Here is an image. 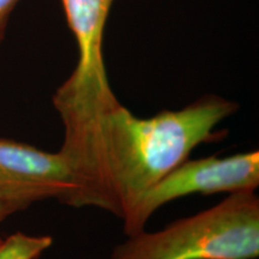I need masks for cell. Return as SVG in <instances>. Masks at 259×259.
I'll use <instances>...</instances> for the list:
<instances>
[{"label": "cell", "mask_w": 259, "mask_h": 259, "mask_svg": "<svg viewBox=\"0 0 259 259\" xmlns=\"http://www.w3.org/2000/svg\"><path fill=\"white\" fill-rule=\"evenodd\" d=\"M259 186V153L235 154L228 157L209 156L186 160L143 194L124 221L126 235L144 231L151 215L171 200L193 193L255 191Z\"/></svg>", "instance_id": "4"}, {"label": "cell", "mask_w": 259, "mask_h": 259, "mask_svg": "<svg viewBox=\"0 0 259 259\" xmlns=\"http://www.w3.org/2000/svg\"><path fill=\"white\" fill-rule=\"evenodd\" d=\"M114 0H61L78 48V61L54 93L53 106L64 125L65 148L82 145L107 112L119 105L106 72L103 35Z\"/></svg>", "instance_id": "3"}, {"label": "cell", "mask_w": 259, "mask_h": 259, "mask_svg": "<svg viewBox=\"0 0 259 259\" xmlns=\"http://www.w3.org/2000/svg\"><path fill=\"white\" fill-rule=\"evenodd\" d=\"M0 189L22 191L36 200L57 198L65 204L72 177L65 158L32 145L0 138Z\"/></svg>", "instance_id": "5"}, {"label": "cell", "mask_w": 259, "mask_h": 259, "mask_svg": "<svg viewBox=\"0 0 259 259\" xmlns=\"http://www.w3.org/2000/svg\"><path fill=\"white\" fill-rule=\"evenodd\" d=\"M21 0H0V44L4 40L10 16Z\"/></svg>", "instance_id": "8"}, {"label": "cell", "mask_w": 259, "mask_h": 259, "mask_svg": "<svg viewBox=\"0 0 259 259\" xmlns=\"http://www.w3.org/2000/svg\"><path fill=\"white\" fill-rule=\"evenodd\" d=\"M53 244L48 235L34 236L17 232L0 242V259H37Z\"/></svg>", "instance_id": "6"}, {"label": "cell", "mask_w": 259, "mask_h": 259, "mask_svg": "<svg viewBox=\"0 0 259 259\" xmlns=\"http://www.w3.org/2000/svg\"><path fill=\"white\" fill-rule=\"evenodd\" d=\"M0 242H2V239H0Z\"/></svg>", "instance_id": "9"}, {"label": "cell", "mask_w": 259, "mask_h": 259, "mask_svg": "<svg viewBox=\"0 0 259 259\" xmlns=\"http://www.w3.org/2000/svg\"><path fill=\"white\" fill-rule=\"evenodd\" d=\"M34 202V197L22 191L0 189V223L12 213L23 210Z\"/></svg>", "instance_id": "7"}, {"label": "cell", "mask_w": 259, "mask_h": 259, "mask_svg": "<svg viewBox=\"0 0 259 259\" xmlns=\"http://www.w3.org/2000/svg\"><path fill=\"white\" fill-rule=\"evenodd\" d=\"M259 198L254 191L229 193L212 208L144 231L113 250L111 259H255Z\"/></svg>", "instance_id": "2"}, {"label": "cell", "mask_w": 259, "mask_h": 259, "mask_svg": "<svg viewBox=\"0 0 259 259\" xmlns=\"http://www.w3.org/2000/svg\"><path fill=\"white\" fill-rule=\"evenodd\" d=\"M238 109L232 100L205 95L178 111L138 118L119 103L97 122L72 170L66 205L95 206L124 220L194 148L222 139L213 130Z\"/></svg>", "instance_id": "1"}]
</instances>
